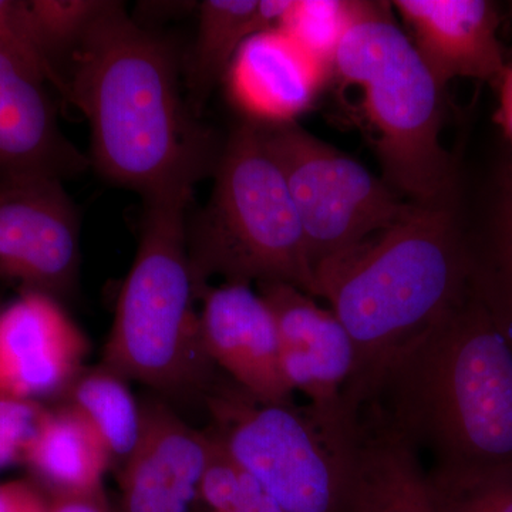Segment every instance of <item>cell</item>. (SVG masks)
<instances>
[{
	"mask_svg": "<svg viewBox=\"0 0 512 512\" xmlns=\"http://www.w3.org/2000/svg\"><path fill=\"white\" fill-rule=\"evenodd\" d=\"M200 303L202 342L215 367L261 402H293L274 316L259 292L241 282H222L208 285Z\"/></svg>",
	"mask_w": 512,
	"mask_h": 512,
	"instance_id": "13",
	"label": "cell"
},
{
	"mask_svg": "<svg viewBox=\"0 0 512 512\" xmlns=\"http://www.w3.org/2000/svg\"><path fill=\"white\" fill-rule=\"evenodd\" d=\"M507 177L510 178V180L512 181V165L510 168V173H508Z\"/></svg>",
	"mask_w": 512,
	"mask_h": 512,
	"instance_id": "32",
	"label": "cell"
},
{
	"mask_svg": "<svg viewBox=\"0 0 512 512\" xmlns=\"http://www.w3.org/2000/svg\"><path fill=\"white\" fill-rule=\"evenodd\" d=\"M50 512H111L104 494L50 498Z\"/></svg>",
	"mask_w": 512,
	"mask_h": 512,
	"instance_id": "31",
	"label": "cell"
},
{
	"mask_svg": "<svg viewBox=\"0 0 512 512\" xmlns=\"http://www.w3.org/2000/svg\"><path fill=\"white\" fill-rule=\"evenodd\" d=\"M49 410L45 403L0 397V470L26 463Z\"/></svg>",
	"mask_w": 512,
	"mask_h": 512,
	"instance_id": "26",
	"label": "cell"
},
{
	"mask_svg": "<svg viewBox=\"0 0 512 512\" xmlns=\"http://www.w3.org/2000/svg\"><path fill=\"white\" fill-rule=\"evenodd\" d=\"M0 512H50V500L28 481L0 484Z\"/></svg>",
	"mask_w": 512,
	"mask_h": 512,
	"instance_id": "28",
	"label": "cell"
},
{
	"mask_svg": "<svg viewBox=\"0 0 512 512\" xmlns=\"http://www.w3.org/2000/svg\"><path fill=\"white\" fill-rule=\"evenodd\" d=\"M258 128L291 192L313 276L322 262L389 228L409 207L383 178L298 123Z\"/></svg>",
	"mask_w": 512,
	"mask_h": 512,
	"instance_id": "8",
	"label": "cell"
},
{
	"mask_svg": "<svg viewBox=\"0 0 512 512\" xmlns=\"http://www.w3.org/2000/svg\"><path fill=\"white\" fill-rule=\"evenodd\" d=\"M473 274V251L450 204L413 202L389 228L315 269L316 298L329 302L355 346L343 393L349 420L383 363L456 306Z\"/></svg>",
	"mask_w": 512,
	"mask_h": 512,
	"instance_id": "3",
	"label": "cell"
},
{
	"mask_svg": "<svg viewBox=\"0 0 512 512\" xmlns=\"http://www.w3.org/2000/svg\"><path fill=\"white\" fill-rule=\"evenodd\" d=\"M349 512H434L419 451L367 417L356 419Z\"/></svg>",
	"mask_w": 512,
	"mask_h": 512,
	"instance_id": "17",
	"label": "cell"
},
{
	"mask_svg": "<svg viewBox=\"0 0 512 512\" xmlns=\"http://www.w3.org/2000/svg\"><path fill=\"white\" fill-rule=\"evenodd\" d=\"M212 448L200 484L201 508L207 512L235 511L241 493L242 468L212 433Z\"/></svg>",
	"mask_w": 512,
	"mask_h": 512,
	"instance_id": "27",
	"label": "cell"
},
{
	"mask_svg": "<svg viewBox=\"0 0 512 512\" xmlns=\"http://www.w3.org/2000/svg\"><path fill=\"white\" fill-rule=\"evenodd\" d=\"M353 5L355 0H292L278 28L332 72Z\"/></svg>",
	"mask_w": 512,
	"mask_h": 512,
	"instance_id": "23",
	"label": "cell"
},
{
	"mask_svg": "<svg viewBox=\"0 0 512 512\" xmlns=\"http://www.w3.org/2000/svg\"><path fill=\"white\" fill-rule=\"evenodd\" d=\"M26 466L52 498L103 493L109 451L82 414L69 404L50 407Z\"/></svg>",
	"mask_w": 512,
	"mask_h": 512,
	"instance_id": "19",
	"label": "cell"
},
{
	"mask_svg": "<svg viewBox=\"0 0 512 512\" xmlns=\"http://www.w3.org/2000/svg\"><path fill=\"white\" fill-rule=\"evenodd\" d=\"M274 316L282 373L292 392L330 420L350 421L343 393L355 372V346L330 309L308 293L284 284L256 285Z\"/></svg>",
	"mask_w": 512,
	"mask_h": 512,
	"instance_id": "11",
	"label": "cell"
},
{
	"mask_svg": "<svg viewBox=\"0 0 512 512\" xmlns=\"http://www.w3.org/2000/svg\"><path fill=\"white\" fill-rule=\"evenodd\" d=\"M332 72L279 28L262 30L242 43L224 84L232 106L258 126L296 123Z\"/></svg>",
	"mask_w": 512,
	"mask_h": 512,
	"instance_id": "15",
	"label": "cell"
},
{
	"mask_svg": "<svg viewBox=\"0 0 512 512\" xmlns=\"http://www.w3.org/2000/svg\"><path fill=\"white\" fill-rule=\"evenodd\" d=\"M104 2L106 0H26L37 40L63 80L67 59L99 15Z\"/></svg>",
	"mask_w": 512,
	"mask_h": 512,
	"instance_id": "24",
	"label": "cell"
},
{
	"mask_svg": "<svg viewBox=\"0 0 512 512\" xmlns=\"http://www.w3.org/2000/svg\"><path fill=\"white\" fill-rule=\"evenodd\" d=\"M487 256L473 254V281L512 340V181L505 178Z\"/></svg>",
	"mask_w": 512,
	"mask_h": 512,
	"instance_id": "22",
	"label": "cell"
},
{
	"mask_svg": "<svg viewBox=\"0 0 512 512\" xmlns=\"http://www.w3.org/2000/svg\"><path fill=\"white\" fill-rule=\"evenodd\" d=\"M237 512H285L276 503L272 495L262 487L254 477L242 470L241 493H239Z\"/></svg>",
	"mask_w": 512,
	"mask_h": 512,
	"instance_id": "29",
	"label": "cell"
},
{
	"mask_svg": "<svg viewBox=\"0 0 512 512\" xmlns=\"http://www.w3.org/2000/svg\"><path fill=\"white\" fill-rule=\"evenodd\" d=\"M79 275V212L62 181L0 185V279L63 302L76 293Z\"/></svg>",
	"mask_w": 512,
	"mask_h": 512,
	"instance_id": "9",
	"label": "cell"
},
{
	"mask_svg": "<svg viewBox=\"0 0 512 512\" xmlns=\"http://www.w3.org/2000/svg\"><path fill=\"white\" fill-rule=\"evenodd\" d=\"M191 187L143 198L140 239L117 299L101 365L174 400H201L221 382L201 335V291L185 224Z\"/></svg>",
	"mask_w": 512,
	"mask_h": 512,
	"instance_id": "4",
	"label": "cell"
},
{
	"mask_svg": "<svg viewBox=\"0 0 512 512\" xmlns=\"http://www.w3.org/2000/svg\"><path fill=\"white\" fill-rule=\"evenodd\" d=\"M229 512H237V511H229Z\"/></svg>",
	"mask_w": 512,
	"mask_h": 512,
	"instance_id": "33",
	"label": "cell"
},
{
	"mask_svg": "<svg viewBox=\"0 0 512 512\" xmlns=\"http://www.w3.org/2000/svg\"><path fill=\"white\" fill-rule=\"evenodd\" d=\"M141 409L140 441L119 471L121 511L201 512L210 431L194 429L164 400H147Z\"/></svg>",
	"mask_w": 512,
	"mask_h": 512,
	"instance_id": "12",
	"label": "cell"
},
{
	"mask_svg": "<svg viewBox=\"0 0 512 512\" xmlns=\"http://www.w3.org/2000/svg\"><path fill=\"white\" fill-rule=\"evenodd\" d=\"M89 348L62 301L22 291L0 308V397L59 402L86 367Z\"/></svg>",
	"mask_w": 512,
	"mask_h": 512,
	"instance_id": "10",
	"label": "cell"
},
{
	"mask_svg": "<svg viewBox=\"0 0 512 512\" xmlns=\"http://www.w3.org/2000/svg\"><path fill=\"white\" fill-rule=\"evenodd\" d=\"M407 35L441 89L451 80L494 84L503 74L500 15L487 0H394Z\"/></svg>",
	"mask_w": 512,
	"mask_h": 512,
	"instance_id": "16",
	"label": "cell"
},
{
	"mask_svg": "<svg viewBox=\"0 0 512 512\" xmlns=\"http://www.w3.org/2000/svg\"><path fill=\"white\" fill-rule=\"evenodd\" d=\"M332 79L362 94L384 183L413 204H450L453 165L440 140L444 89L390 3L355 0Z\"/></svg>",
	"mask_w": 512,
	"mask_h": 512,
	"instance_id": "5",
	"label": "cell"
},
{
	"mask_svg": "<svg viewBox=\"0 0 512 512\" xmlns=\"http://www.w3.org/2000/svg\"><path fill=\"white\" fill-rule=\"evenodd\" d=\"M292 0H205L198 6L194 42L183 56L188 107L201 119L212 93L224 84L229 66L245 40L281 25Z\"/></svg>",
	"mask_w": 512,
	"mask_h": 512,
	"instance_id": "18",
	"label": "cell"
},
{
	"mask_svg": "<svg viewBox=\"0 0 512 512\" xmlns=\"http://www.w3.org/2000/svg\"><path fill=\"white\" fill-rule=\"evenodd\" d=\"M42 79L0 53V185L26 178L69 180L89 168L64 136Z\"/></svg>",
	"mask_w": 512,
	"mask_h": 512,
	"instance_id": "14",
	"label": "cell"
},
{
	"mask_svg": "<svg viewBox=\"0 0 512 512\" xmlns=\"http://www.w3.org/2000/svg\"><path fill=\"white\" fill-rule=\"evenodd\" d=\"M208 429L285 512H349L355 421L266 403L222 379L205 399Z\"/></svg>",
	"mask_w": 512,
	"mask_h": 512,
	"instance_id": "7",
	"label": "cell"
},
{
	"mask_svg": "<svg viewBox=\"0 0 512 512\" xmlns=\"http://www.w3.org/2000/svg\"><path fill=\"white\" fill-rule=\"evenodd\" d=\"M0 53L28 67L63 99V76L37 40L26 0H0Z\"/></svg>",
	"mask_w": 512,
	"mask_h": 512,
	"instance_id": "25",
	"label": "cell"
},
{
	"mask_svg": "<svg viewBox=\"0 0 512 512\" xmlns=\"http://www.w3.org/2000/svg\"><path fill=\"white\" fill-rule=\"evenodd\" d=\"M434 512H512V468L427 473Z\"/></svg>",
	"mask_w": 512,
	"mask_h": 512,
	"instance_id": "21",
	"label": "cell"
},
{
	"mask_svg": "<svg viewBox=\"0 0 512 512\" xmlns=\"http://www.w3.org/2000/svg\"><path fill=\"white\" fill-rule=\"evenodd\" d=\"M494 86L498 90V110L495 120L512 143V64L505 66L503 74Z\"/></svg>",
	"mask_w": 512,
	"mask_h": 512,
	"instance_id": "30",
	"label": "cell"
},
{
	"mask_svg": "<svg viewBox=\"0 0 512 512\" xmlns=\"http://www.w3.org/2000/svg\"><path fill=\"white\" fill-rule=\"evenodd\" d=\"M183 57L106 0L64 66L66 103L86 117L90 165L146 198L212 177L222 143L185 99Z\"/></svg>",
	"mask_w": 512,
	"mask_h": 512,
	"instance_id": "1",
	"label": "cell"
},
{
	"mask_svg": "<svg viewBox=\"0 0 512 512\" xmlns=\"http://www.w3.org/2000/svg\"><path fill=\"white\" fill-rule=\"evenodd\" d=\"M212 177L210 200L188 211L185 224L201 295L220 276L248 285L284 282L316 298L298 212L256 124L242 120L229 133Z\"/></svg>",
	"mask_w": 512,
	"mask_h": 512,
	"instance_id": "6",
	"label": "cell"
},
{
	"mask_svg": "<svg viewBox=\"0 0 512 512\" xmlns=\"http://www.w3.org/2000/svg\"><path fill=\"white\" fill-rule=\"evenodd\" d=\"M59 402L77 410L99 434L111 466L124 467L143 431V409L128 380L104 365L84 367Z\"/></svg>",
	"mask_w": 512,
	"mask_h": 512,
	"instance_id": "20",
	"label": "cell"
},
{
	"mask_svg": "<svg viewBox=\"0 0 512 512\" xmlns=\"http://www.w3.org/2000/svg\"><path fill=\"white\" fill-rule=\"evenodd\" d=\"M356 416L429 451L437 470L512 468V340L474 281L383 363Z\"/></svg>",
	"mask_w": 512,
	"mask_h": 512,
	"instance_id": "2",
	"label": "cell"
}]
</instances>
